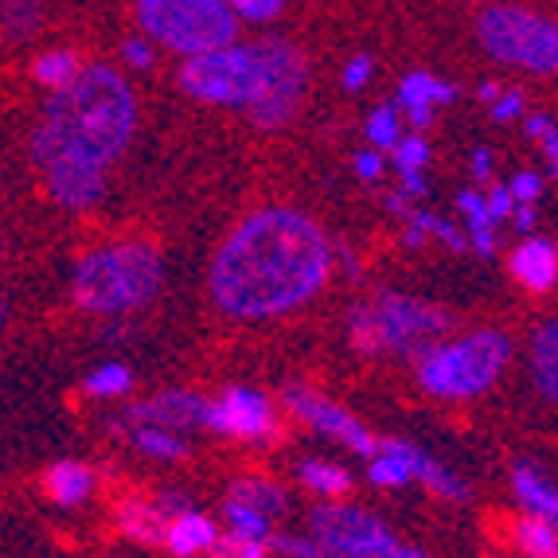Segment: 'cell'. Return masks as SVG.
Instances as JSON below:
<instances>
[{"mask_svg":"<svg viewBox=\"0 0 558 558\" xmlns=\"http://www.w3.org/2000/svg\"><path fill=\"white\" fill-rule=\"evenodd\" d=\"M332 270V246L308 215L262 207L246 215L211 262V298L227 317H286L320 293Z\"/></svg>","mask_w":558,"mask_h":558,"instance_id":"obj_1","label":"cell"},{"mask_svg":"<svg viewBox=\"0 0 558 558\" xmlns=\"http://www.w3.org/2000/svg\"><path fill=\"white\" fill-rule=\"evenodd\" d=\"M137 130V98L121 71L106 63L83 66L75 83L56 90L32 133V165L71 153L110 168L130 149Z\"/></svg>","mask_w":558,"mask_h":558,"instance_id":"obj_2","label":"cell"},{"mask_svg":"<svg viewBox=\"0 0 558 558\" xmlns=\"http://www.w3.org/2000/svg\"><path fill=\"white\" fill-rule=\"evenodd\" d=\"M160 286H165V262H160L157 246L110 242V246L83 254V262L75 266L71 293L86 313L121 317V313H137L149 305Z\"/></svg>","mask_w":558,"mask_h":558,"instance_id":"obj_3","label":"cell"},{"mask_svg":"<svg viewBox=\"0 0 558 558\" xmlns=\"http://www.w3.org/2000/svg\"><path fill=\"white\" fill-rule=\"evenodd\" d=\"M449 325L453 317L446 308L418 298H402V293H379L348 313V336L367 355H418L422 348L438 344Z\"/></svg>","mask_w":558,"mask_h":558,"instance_id":"obj_4","label":"cell"},{"mask_svg":"<svg viewBox=\"0 0 558 558\" xmlns=\"http://www.w3.org/2000/svg\"><path fill=\"white\" fill-rule=\"evenodd\" d=\"M512 363V340L504 332L461 336V340H438L418 352V383L434 399H476L504 375Z\"/></svg>","mask_w":558,"mask_h":558,"instance_id":"obj_5","label":"cell"},{"mask_svg":"<svg viewBox=\"0 0 558 558\" xmlns=\"http://www.w3.org/2000/svg\"><path fill=\"white\" fill-rule=\"evenodd\" d=\"M266 83V44H223L204 56L184 59L180 66V86L187 98L207 106H227V110L251 113L262 98Z\"/></svg>","mask_w":558,"mask_h":558,"instance_id":"obj_6","label":"cell"},{"mask_svg":"<svg viewBox=\"0 0 558 558\" xmlns=\"http://www.w3.org/2000/svg\"><path fill=\"white\" fill-rule=\"evenodd\" d=\"M137 24L149 44L192 59L234 44L242 20L223 0H137Z\"/></svg>","mask_w":558,"mask_h":558,"instance_id":"obj_7","label":"cell"},{"mask_svg":"<svg viewBox=\"0 0 558 558\" xmlns=\"http://www.w3.org/2000/svg\"><path fill=\"white\" fill-rule=\"evenodd\" d=\"M481 47L496 63L520 66L531 75H550L558 66L555 20L523 4H488L476 20Z\"/></svg>","mask_w":558,"mask_h":558,"instance_id":"obj_8","label":"cell"},{"mask_svg":"<svg viewBox=\"0 0 558 558\" xmlns=\"http://www.w3.org/2000/svg\"><path fill=\"white\" fill-rule=\"evenodd\" d=\"M313 539L325 558H429L426 550L407 547L395 531L372 512L352 504H325L313 512Z\"/></svg>","mask_w":558,"mask_h":558,"instance_id":"obj_9","label":"cell"},{"mask_svg":"<svg viewBox=\"0 0 558 558\" xmlns=\"http://www.w3.org/2000/svg\"><path fill=\"white\" fill-rule=\"evenodd\" d=\"M262 44H266V83H262V98L246 118L258 121L262 130H281L298 118L301 102H305L308 66L305 56L286 39H262Z\"/></svg>","mask_w":558,"mask_h":558,"instance_id":"obj_10","label":"cell"},{"mask_svg":"<svg viewBox=\"0 0 558 558\" xmlns=\"http://www.w3.org/2000/svg\"><path fill=\"white\" fill-rule=\"evenodd\" d=\"M204 426L215 429V434H223V438L251 441V446H266L278 434L270 399L251 391V387H227L219 399L207 402Z\"/></svg>","mask_w":558,"mask_h":558,"instance_id":"obj_11","label":"cell"},{"mask_svg":"<svg viewBox=\"0 0 558 558\" xmlns=\"http://www.w3.org/2000/svg\"><path fill=\"white\" fill-rule=\"evenodd\" d=\"M286 407L293 410L308 429H317V434H325V438L340 441V446L355 449V453H363V457H372L375 446H379V441L372 438V429L363 426L352 410H344L340 402L325 399V395H317V391H308V387H289Z\"/></svg>","mask_w":558,"mask_h":558,"instance_id":"obj_12","label":"cell"},{"mask_svg":"<svg viewBox=\"0 0 558 558\" xmlns=\"http://www.w3.org/2000/svg\"><path fill=\"white\" fill-rule=\"evenodd\" d=\"M47 180V192L59 207L66 211H86V207L102 204L106 196V168L94 165L86 157H71V153H59V157L44 160L39 165Z\"/></svg>","mask_w":558,"mask_h":558,"instance_id":"obj_13","label":"cell"},{"mask_svg":"<svg viewBox=\"0 0 558 558\" xmlns=\"http://www.w3.org/2000/svg\"><path fill=\"white\" fill-rule=\"evenodd\" d=\"M204 414H207V399L192 391H160L153 399L137 402V407L125 410V426H160V429H196L204 426Z\"/></svg>","mask_w":558,"mask_h":558,"instance_id":"obj_14","label":"cell"},{"mask_svg":"<svg viewBox=\"0 0 558 558\" xmlns=\"http://www.w3.org/2000/svg\"><path fill=\"white\" fill-rule=\"evenodd\" d=\"M457 98V86L446 83V78L429 75V71H410L407 78L399 83V113H407V121L414 130H426L434 113L441 106H449Z\"/></svg>","mask_w":558,"mask_h":558,"instance_id":"obj_15","label":"cell"},{"mask_svg":"<svg viewBox=\"0 0 558 558\" xmlns=\"http://www.w3.org/2000/svg\"><path fill=\"white\" fill-rule=\"evenodd\" d=\"M512 278L531 293H547L558 278V254L550 239H527L512 254Z\"/></svg>","mask_w":558,"mask_h":558,"instance_id":"obj_16","label":"cell"},{"mask_svg":"<svg viewBox=\"0 0 558 558\" xmlns=\"http://www.w3.org/2000/svg\"><path fill=\"white\" fill-rule=\"evenodd\" d=\"M215 535H219L215 523L207 520V515H199L196 508H184V512H177L165 523V547L180 558H192V555H199V550H211Z\"/></svg>","mask_w":558,"mask_h":558,"instance_id":"obj_17","label":"cell"},{"mask_svg":"<svg viewBox=\"0 0 558 558\" xmlns=\"http://www.w3.org/2000/svg\"><path fill=\"white\" fill-rule=\"evenodd\" d=\"M44 488H47V496L59 504V508H78V504L90 500L94 473L83 465V461H59V465L47 469Z\"/></svg>","mask_w":558,"mask_h":558,"instance_id":"obj_18","label":"cell"},{"mask_svg":"<svg viewBox=\"0 0 558 558\" xmlns=\"http://www.w3.org/2000/svg\"><path fill=\"white\" fill-rule=\"evenodd\" d=\"M395 168L402 177V196L418 199L426 196V165H429V145L418 130L407 133V137L395 141Z\"/></svg>","mask_w":558,"mask_h":558,"instance_id":"obj_19","label":"cell"},{"mask_svg":"<svg viewBox=\"0 0 558 558\" xmlns=\"http://www.w3.org/2000/svg\"><path fill=\"white\" fill-rule=\"evenodd\" d=\"M512 488H515V500L527 508V515H543V520H555L558 515V496H555V484L543 469L535 465H515L512 473Z\"/></svg>","mask_w":558,"mask_h":558,"instance_id":"obj_20","label":"cell"},{"mask_svg":"<svg viewBox=\"0 0 558 558\" xmlns=\"http://www.w3.org/2000/svg\"><path fill=\"white\" fill-rule=\"evenodd\" d=\"M531 375H535V387L543 391V399L555 402L558 399V325H547L535 332L531 340Z\"/></svg>","mask_w":558,"mask_h":558,"instance_id":"obj_21","label":"cell"},{"mask_svg":"<svg viewBox=\"0 0 558 558\" xmlns=\"http://www.w3.org/2000/svg\"><path fill=\"white\" fill-rule=\"evenodd\" d=\"M121 531L137 543H165V523L168 515L157 508V500H125L118 512Z\"/></svg>","mask_w":558,"mask_h":558,"instance_id":"obj_22","label":"cell"},{"mask_svg":"<svg viewBox=\"0 0 558 558\" xmlns=\"http://www.w3.org/2000/svg\"><path fill=\"white\" fill-rule=\"evenodd\" d=\"M44 28V4L39 0H0V36L12 44H28Z\"/></svg>","mask_w":558,"mask_h":558,"instance_id":"obj_23","label":"cell"},{"mask_svg":"<svg viewBox=\"0 0 558 558\" xmlns=\"http://www.w3.org/2000/svg\"><path fill=\"white\" fill-rule=\"evenodd\" d=\"M78 71H83V63H78V56L75 51H66V47H51V51L36 56V63H32V78L51 94L75 83Z\"/></svg>","mask_w":558,"mask_h":558,"instance_id":"obj_24","label":"cell"},{"mask_svg":"<svg viewBox=\"0 0 558 558\" xmlns=\"http://www.w3.org/2000/svg\"><path fill=\"white\" fill-rule=\"evenodd\" d=\"M227 500H239L246 504V508H254V512H262L266 520H274V515H281L289 508L286 493H281L274 481H234L231 493H227Z\"/></svg>","mask_w":558,"mask_h":558,"instance_id":"obj_25","label":"cell"},{"mask_svg":"<svg viewBox=\"0 0 558 558\" xmlns=\"http://www.w3.org/2000/svg\"><path fill=\"white\" fill-rule=\"evenodd\" d=\"M301 481H305V488L325 496V500H340V496L352 493V473L332 465V461H305L301 465Z\"/></svg>","mask_w":558,"mask_h":558,"instance_id":"obj_26","label":"cell"},{"mask_svg":"<svg viewBox=\"0 0 558 558\" xmlns=\"http://www.w3.org/2000/svg\"><path fill=\"white\" fill-rule=\"evenodd\" d=\"M130 441L145 457H157V461H180V457H187V441H180V434L160 426H133Z\"/></svg>","mask_w":558,"mask_h":558,"instance_id":"obj_27","label":"cell"},{"mask_svg":"<svg viewBox=\"0 0 558 558\" xmlns=\"http://www.w3.org/2000/svg\"><path fill=\"white\" fill-rule=\"evenodd\" d=\"M515 543H520L531 558H558L555 520H543V515H527V520H520V527H515Z\"/></svg>","mask_w":558,"mask_h":558,"instance_id":"obj_28","label":"cell"},{"mask_svg":"<svg viewBox=\"0 0 558 558\" xmlns=\"http://www.w3.org/2000/svg\"><path fill=\"white\" fill-rule=\"evenodd\" d=\"M402 137V113L395 102H383L372 110V118H367V141L375 145V153L383 149H395V141Z\"/></svg>","mask_w":558,"mask_h":558,"instance_id":"obj_29","label":"cell"},{"mask_svg":"<svg viewBox=\"0 0 558 558\" xmlns=\"http://www.w3.org/2000/svg\"><path fill=\"white\" fill-rule=\"evenodd\" d=\"M133 387V372L125 363H102V367H94L90 379H86V391L94 399H121V395Z\"/></svg>","mask_w":558,"mask_h":558,"instance_id":"obj_30","label":"cell"},{"mask_svg":"<svg viewBox=\"0 0 558 558\" xmlns=\"http://www.w3.org/2000/svg\"><path fill=\"white\" fill-rule=\"evenodd\" d=\"M223 515H227V531H234V535H246V539H270V520H266L262 512H254V508H246V504L227 500Z\"/></svg>","mask_w":558,"mask_h":558,"instance_id":"obj_31","label":"cell"},{"mask_svg":"<svg viewBox=\"0 0 558 558\" xmlns=\"http://www.w3.org/2000/svg\"><path fill=\"white\" fill-rule=\"evenodd\" d=\"M215 558H270V543L266 539H246V535H215L211 543Z\"/></svg>","mask_w":558,"mask_h":558,"instance_id":"obj_32","label":"cell"},{"mask_svg":"<svg viewBox=\"0 0 558 558\" xmlns=\"http://www.w3.org/2000/svg\"><path fill=\"white\" fill-rule=\"evenodd\" d=\"M223 4L239 20H251V24H266V20L281 16V9H286V0H223Z\"/></svg>","mask_w":558,"mask_h":558,"instance_id":"obj_33","label":"cell"},{"mask_svg":"<svg viewBox=\"0 0 558 558\" xmlns=\"http://www.w3.org/2000/svg\"><path fill=\"white\" fill-rule=\"evenodd\" d=\"M527 137L539 141V145H543V160H547L550 172H555V165H558V133H555V121H550L547 113H535V118H527Z\"/></svg>","mask_w":558,"mask_h":558,"instance_id":"obj_34","label":"cell"},{"mask_svg":"<svg viewBox=\"0 0 558 558\" xmlns=\"http://www.w3.org/2000/svg\"><path fill=\"white\" fill-rule=\"evenodd\" d=\"M270 550H278L286 558H325L313 535H274Z\"/></svg>","mask_w":558,"mask_h":558,"instance_id":"obj_35","label":"cell"},{"mask_svg":"<svg viewBox=\"0 0 558 558\" xmlns=\"http://www.w3.org/2000/svg\"><path fill=\"white\" fill-rule=\"evenodd\" d=\"M508 192H512L515 204H535V199L543 196V177L523 168V172H515V177L508 180Z\"/></svg>","mask_w":558,"mask_h":558,"instance_id":"obj_36","label":"cell"},{"mask_svg":"<svg viewBox=\"0 0 558 558\" xmlns=\"http://www.w3.org/2000/svg\"><path fill=\"white\" fill-rule=\"evenodd\" d=\"M121 59L133 66V71H149L153 59H157V51H153V44L145 36H133L121 44Z\"/></svg>","mask_w":558,"mask_h":558,"instance_id":"obj_37","label":"cell"},{"mask_svg":"<svg viewBox=\"0 0 558 558\" xmlns=\"http://www.w3.org/2000/svg\"><path fill=\"white\" fill-rule=\"evenodd\" d=\"M372 59L367 56H355V59H348V66H344V90H363V86L372 83Z\"/></svg>","mask_w":558,"mask_h":558,"instance_id":"obj_38","label":"cell"},{"mask_svg":"<svg viewBox=\"0 0 558 558\" xmlns=\"http://www.w3.org/2000/svg\"><path fill=\"white\" fill-rule=\"evenodd\" d=\"M484 207H488V219H493V223H504V219L512 215V207H515V199H512V192H508V184L493 187V192L484 196Z\"/></svg>","mask_w":558,"mask_h":558,"instance_id":"obj_39","label":"cell"},{"mask_svg":"<svg viewBox=\"0 0 558 558\" xmlns=\"http://www.w3.org/2000/svg\"><path fill=\"white\" fill-rule=\"evenodd\" d=\"M493 118L496 121H515L523 118V94L520 90H500L493 98Z\"/></svg>","mask_w":558,"mask_h":558,"instance_id":"obj_40","label":"cell"},{"mask_svg":"<svg viewBox=\"0 0 558 558\" xmlns=\"http://www.w3.org/2000/svg\"><path fill=\"white\" fill-rule=\"evenodd\" d=\"M429 234H434V239H441V242H446V246H449V251H457V254H461V251H465V246H469L465 234L457 231L453 223H441L438 215H434V223H429Z\"/></svg>","mask_w":558,"mask_h":558,"instance_id":"obj_41","label":"cell"},{"mask_svg":"<svg viewBox=\"0 0 558 558\" xmlns=\"http://www.w3.org/2000/svg\"><path fill=\"white\" fill-rule=\"evenodd\" d=\"M355 172H360V180H379L383 177V157L379 153H360L355 157Z\"/></svg>","mask_w":558,"mask_h":558,"instance_id":"obj_42","label":"cell"},{"mask_svg":"<svg viewBox=\"0 0 558 558\" xmlns=\"http://www.w3.org/2000/svg\"><path fill=\"white\" fill-rule=\"evenodd\" d=\"M469 165H473V177L476 180L493 177V153H488V149H473V160H469Z\"/></svg>","mask_w":558,"mask_h":558,"instance_id":"obj_43","label":"cell"},{"mask_svg":"<svg viewBox=\"0 0 558 558\" xmlns=\"http://www.w3.org/2000/svg\"><path fill=\"white\" fill-rule=\"evenodd\" d=\"M508 219H515V227H520V231H531V227H535V207H531V204H515Z\"/></svg>","mask_w":558,"mask_h":558,"instance_id":"obj_44","label":"cell"},{"mask_svg":"<svg viewBox=\"0 0 558 558\" xmlns=\"http://www.w3.org/2000/svg\"><path fill=\"white\" fill-rule=\"evenodd\" d=\"M387 207H391L395 215H402V219H410V215H414V207H410V196H402V192H391V196H387Z\"/></svg>","mask_w":558,"mask_h":558,"instance_id":"obj_45","label":"cell"},{"mask_svg":"<svg viewBox=\"0 0 558 558\" xmlns=\"http://www.w3.org/2000/svg\"><path fill=\"white\" fill-rule=\"evenodd\" d=\"M496 94H500V86H496V83H484L481 86V98H484V102H493Z\"/></svg>","mask_w":558,"mask_h":558,"instance_id":"obj_46","label":"cell"},{"mask_svg":"<svg viewBox=\"0 0 558 558\" xmlns=\"http://www.w3.org/2000/svg\"><path fill=\"white\" fill-rule=\"evenodd\" d=\"M4 313H9V301L0 298V320H4Z\"/></svg>","mask_w":558,"mask_h":558,"instance_id":"obj_47","label":"cell"}]
</instances>
